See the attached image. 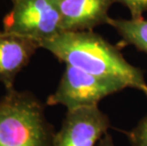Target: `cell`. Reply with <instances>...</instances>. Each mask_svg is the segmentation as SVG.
I'll return each instance as SVG.
<instances>
[{
  "label": "cell",
  "instance_id": "9c48e42d",
  "mask_svg": "<svg viewBox=\"0 0 147 146\" xmlns=\"http://www.w3.org/2000/svg\"><path fill=\"white\" fill-rule=\"evenodd\" d=\"M126 135L131 146H147V115L126 132Z\"/></svg>",
  "mask_w": 147,
  "mask_h": 146
},
{
  "label": "cell",
  "instance_id": "8992f818",
  "mask_svg": "<svg viewBox=\"0 0 147 146\" xmlns=\"http://www.w3.org/2000/svg\"><path fill=\"white\" fill-rule=\"evenodd\" d=\"M40 48L39 42L15 33L0 32V83L6 90L14 88L21 70Z\"/></svg>",
  "mask_w": 147,
  "mask_h": 146
},
{
  "label": "cell",
  "instance_id": "3957f363",
  "mask_svg": "<svg viewBox=\"0 0 147 146\" xmlns=\"http://www.w3.org/2000/svg\"><path fill=\"white\" fill-rule=\"evenodd\" d=\"M118 81L101 78L65 65L55 91L47 99L46 104L64 105L67 110L98 106L105 97L125 89Z\"/></svg>",
  "mask_w": 147,
  "mask_h": 146
},
{
  "label": "cell",
  "instance_id": "52a82bcc",
  "mask_svg": "<svg viewBox=\"0 0 147 146\" xmlns=\"http://www.w3.org/2000/svg\"><path fill=\"white\" fill-rule=\"evenodd\" d=\"M114 0H58L62 32H90L107 24L108 11Z\"/></svg>",
  "mask_w": 147,
  "mask_h": 146
},
{
  "label": "cell",
  "instance_id": "277c9868",
  "mask_svg": "<svg viewBox=\"0 0 147 146\" xmlns=\"http://www.w3.org/2000/svg\"><path fill=\"white\" fill-rule=\"evenodd\" d=\"M58 0H17L2 20L6 32L39 42L62 33Z\"/></svg>",
  "mask_w": 147,
  "mask_h": 146
},
{
  "label": "cell",
  "instance_id": "30bf717a",
  "mask_svg": "<svg viewBox=\"0 0 147 146\" xmlns=\"http://www.w3.org/2000/svg\"><path fill=\"white\" fill-rule=\"evenodd\" d=\"M124 5L129 10L132 19L142 18V14L147 11V0H114Z\"/></svg>",
  "mask_w": 147,
  "mask_h": 146
},
{
  "label": "cell",
  "instance_id": "ba28073f",
  "mask_svg": "<svg viewBox=\"0 0 147 146\" xmlns=\"http://www.w3.org/2000/svg\"><path fill=\"white\" fill-rule=\"evenodd\" d=\"M107 24L114 28L121 37L123 45H131L147 54V19L109 18Z\"/></svg>",
  "mask_w": 147,
  "mask_h": 146
},
{
  "label": "cell",
  "instance_id": "7a4b0ae2",
  "mask_svg": "<svg viewBox=\"0 0 147 146\" xmlns=\"http://www.w3.org/2000/svg\"><path fill=\"white\" fill-rule=\"evenodd\" d=\"M54 135L45 105L32 92L6 90L0 98V146H53Z\"/></svg>",
  "mask_w": 147,
  "mask_h": 146
},
{
  "label": "cell",
  "instance_id": "6da1fadb",
  "mask_svg": "<svg viewBox=\"0 0 147 146\" xmlns=\"http://www.w3.org/2000/svg\"><path fill=\"white\" fill-rule=\"evenodd\" d=\"M40 48L65 65L118 81L126 88L139 90L147 98V82L142 70L128 63L117 46L92 30L62 32L41 42Z\"/></svg>",
  "mask_w": 147,
  "mask_h": 146
},
{
  "label": "cell",
  "instance_id": "5b68a950",
  "mask_svg": "<svg viewBox=\"0 0 147 146\" xmlns=\"http://www.w3.org/2000/svg\"><path fill=\"white\" fill-rule=\"evenodd\" d=\"M110 126L109 117L99 106L67 110L53 146H96Z\"/></svg>",
  "mask_w": 147,
  "mask_h": 146
},
{
  "label": "cell",
  "instance_id": "7c38bea8",
  "mask_svg": "<svg viewBox=\"0 0 147 146\" xmlns=\"http://www.w3.org/2000/svg\"><path fill=\"white\" fill-rule=\"evenodd\" d=\"M11 1L12 3H13V2H15V1H17V0H11Z\"/></svg>",
  "mask_w": 147,
  "mask_h": 146
},
{
  "label": "cell",
  "instance_id": "8fae6325",
  "mask_svg": "<svg viewBox=\"0 0 147 146\" xmlns=\"http://www.w3.org/2000/svg\"><path fill=\"white\" fill-rule=\"evenodd\" d=\"M96 146H116L111 135L107 132L106 134L100 139Z\"/></svg>",
  "mask_w": 147,
  "mask_h": 146
}]
</instances>
